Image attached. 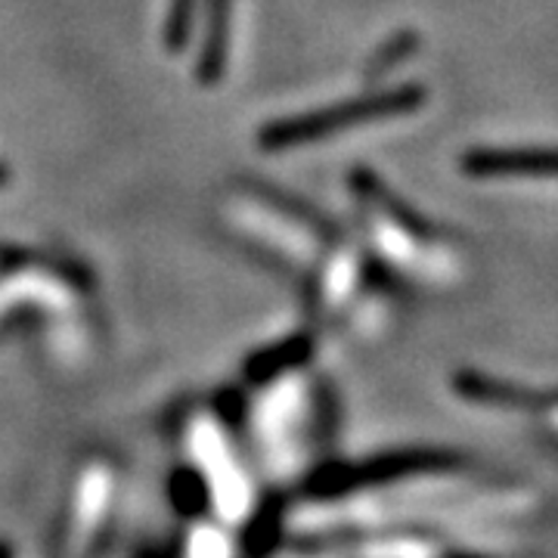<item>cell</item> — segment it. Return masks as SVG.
I'll return each instance as SVG.
<instances>
[{
  "mask_svg": "<svg viewBox=\"0 0 558 558\" xmlns=\"http://www.w3.org/2000/svg\"><path fill=\"white\" fill-rule=\"evenodd\" d=\"M418 102H422V90L403 87V90H395V94L348 102V106H336V109H326V112H314V116H304V119L289 121V124H279L277 131H270L267 143L289 146V143H299V140L329 137L336 131L354 128V124H363V121L369 119H388V116L410 112V109H416Z\"/></svg>",
  "mask_w": 558,
  "mask_h": 558,
  "instance_id": "1",
  "label": "cell"
},
{
  "mask_svg": "<svg viewBox=\"0 0 558 558\" xmlns=\"http://www.w3.org/2000/svg\"><path fill=\"white\" fill-rule=\"evenodd\" d=\"M472 178H546L558 180V146L527 149H472L462 159Z\"/></svg>",
  "mask_w": 558,
  "mask_h": 558,
  "instance_id": "2",
  "label": "cell"
}]
</instances>
